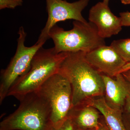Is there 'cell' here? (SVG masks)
<instances>
[{
  "label": "cell",
  "mask_w": 130,
  "mask_h": 130,
  "mask_svg": "<svg viewBox=\"0 0 130 130\" xmlns=\"http://www.w3.org/2000/svg\"><path fill=\"white\" fill-rule=\"evenodd\" d=\"M85 53H68L58 71L71 86L72 107L85 103L89 98L102 96L105 93L102 75L87 61Z\"/></svg>",
  "instance_id": "6da1fadb"
},
{
  "label": "cell",
  "mask_w": 130,
  "mask_h": 130,
  "mask_svg": "<svg viewBox=\"0 0 130 130\" xmlns=\"http://www.w3.org/2000/svg\"><path fill=\"white\" fill-rule=\"evenodd\" d=\"M68 53H57L54 47H41L33 57L28 72L15 82L7 96H12L20 101L26 95L37 90L47 79L58 72Z\"/></svg>",
  "instance_id": "7a4b0ae2"
},
{
  "label": "cell",
  "mask_w": 130,
  "mask_h": 130,
  "mask_svg": "<svg viewBox=\"0 0 130 130\" xmlns=\"http://www.w3.org/2000/svg\"><path fill=\"white\" fill-rule=\"evenodd\" d=\"M18 109L0 123V130H49L51 124L50 105L37 92L26 95Z\"/></svg>",
  "instance_id": "3957f363"
},
{
  "label": "cell",
  "mask_w": 130,
  "mask_h": 130,
  "mask_svg": "<svg viewBox=\"0 0 130 130\" xmlns=\"http://www.w3.org/2000/svg\"><path fill=\"white\" fill-rule=\"evenodd\" d=\"M69 30L55 25L50 31L49 38L53 40L57 53L82 51L88 53L105 45V39L100 36L95 25L90 22L74 20Z\"/></svg>",
  "instance_id": "277c9868"
},
{
  "label": "cell",
  "mask_w": 130,
  "mask_h": 130,
  "mask_svg": "<svg viewBox=\"0 0 130 130\" xmlns=\"http://www.w3.org/2000/svg\"><path fill=\"white\" fill-rule=\"evenodd\" d=\"M36 91L50 105L52 125L59 127L69 117L73 107L72 89L68 79L58 72Z\"/></svg>",
  "instance_id": "5b68a950"
},
{
  "label": "cell",
  "mask_w": 130,
  "mask_h": 130,
  "mask_svg": "<svg viewBox=\"0 0 130 130\" xmlns=\"http://www.w3.org/2000/svg\"><path fill=\"white\" fill-rule=\"evenodd\" d=\"M16 53L7 68L2 71L0 82V103L7 96L9 90L19 78L28 72L33 57L45 43L37 41L31 47L25 45L26 33L23 26L19 29Z\"/></svg>",
  "instance_id": "8992f818"
},
{
  "label": "cell",
  "mask_w": 130,
  "mask_h": 130,
  "mask_svg": "<svg viewBox=\"0 0 130 130\" xmlns=\"http://www.w3.org/2000/svg\"><path fill=\"white\" fill-rule=\"evenodd\" d=\"M89 1L79 0L70 3L66 0H46L48 17L38 41L45 43L49 39L50 31L58 22L68 20L87 22L82 12L88 5Z\"/></svg>",
  "instance_id": "52a82bcc"
},
{
  "label": "cell",
  "mask_w": 130,
  "mask_h": 130,
  "mask_svg": "<svg viewBox=\"0 0 130 130\" xmlns=\"http://www.w3.org/2000/svg\"><path fill=\"white\" fill-rule=\"evenodd\" d=\"M85 56L89 64L98 72L112 77L120 73L126 63L111 46L98 47L86 53Z\"/></svg>",
  "instance_id": "ba28073f"
},
{
  "label": "cell",
  "mask_w": 130,
  "mask_h": 130,
  "mask_svg": "<svg viewBox=\"0 0 130 130\" xmlns=\"http://www.w3.org/2000/svg\"><path fill=\"white\" fill-rule=\"evenodd\" d=\"M89 20L95 25L99 35L104 39L118 35L122 30L120 17L114 15L108 5L103 2L98 3L91 8Z\"/></svg>",
  "instance_id": "9c48e42d"
},
{
  "label": "cell",
  "mask_w": 130,
  "mask_h": 130,
  "mask_svg": "<svg viewBox=\"0 0 130 130\" xmlns=\"http://www.w3.org/2000/svg\"><path fill=\"white\" fill-rule=\"evenodd\" d=\"M102 76L107 103L113 108L123 111L130 92V84L122 73L117 74L115 78L105 74Z\"/></svg>",
  "instance_id": "30bf717a"
},
{
  "label": "cell",
  "mask_w": 130,
  "mask_h": 130,
  "mask_svg": "<svg viewBox=\"0 0 130 130\" xmlns=\"http://www.w3.org/2000/svg\"><path fill=\"white\" fill-rule=\"evenodd\" d=\"M98 111L92 106L81 104L73 107L69 116L74 127L86 130H96L101 124Z\"/></svg>",
  "instance_id": "8fae6325"
},
{
  "label": "cell",
  "mask_w": 130,
  "mask_h": 130,
  "mask_svg": "<svg viewBox=\"0 0 130 130\" xmlns=\"http://www.w3.org/2000/svg\"><path fill=\"white\" fill-rule=\"evenodd\" d=\"M88 105L95 108L102 114L109 130H126L123 121V111L110 107L105 98L102 96L92 99Z\"/></svg>",
  "instance_id": "7c38bea8"
},
{
  "label": "cell",
  "mask_w": 130,
  "mask_h": 130,
  "mask_svg": "<svg viewBox=\"0 0 130 130\" xmlns=\"http://www.w3.org/2000/svg\"><path fill=\"white\" fill-rule=\"evenodd\" d=\"M110 46L116 50L126 63H130V38L114 40Z\"/></svg>",
  "instance_id": "4fadbf2b"
},
{
  "label": "cell",
  "mask_w": 130,
  "mask_h": 130,
  "mask_svg": "<svg viewBox=\"0 0 130 130\" xmlns=\"http://www.w3.org/2000/svg\"><path fill=\"white\" fill-rule=\"evenodd\" d=\"M23 3V0H0V9H14Z\"/></svg>",
  "instance_id": "5bb4252c"
},
{
  "label": "cell",
  "mask_w": 130,
  "mask_h": 130,
  "mask_svg": "<svg viewBox=\"0 0 130 130\" xmlns=\"http://www.w3.org/2000/svg\"><path fill=\"white\" fill-rule=\"evenodd\" d=\"M74 126L71 118L69 116L59 127H54L51 126L49 130H74Z\"/></svg>",
  "instance_id": "9a60e30c"
},
{
  "label": "cell",
  "mask_w": 130,
  "mask_h": 130,
  "mask_svg": "<svg viewBox=\"0 0 130 130\" xmlns=\"http://www.w3.org/2000/svg\"><path fill=\"white\" fill-rule=\"evenodd\" d=\"M120 17L121 19L122 26H130V12H122L120 13Z\"/></svg>",
  "instance_id": "2e32d148"
},
{
  "label": "cell",
  "mask_w": 130,
  "mask_h": 130,
  "mask_svg": "<svg viewBox=\"0 0 130 130\" xmlns=\"http://www.w3.org/2000/svg\"><path fill=\"white\" fill-rule=\"evenodd\" d=\"M123 119L126 130H130V114L123 112Z\"/></svg>",
  "instance_id": "e0dca14e"
},
{
  "label": "cell",
  "mask_w": 130,
  "mask_h": 130,
  "mask_svg": "<svg viewBox=\"0 0 130 130\" xmlns=\"http://www.w3.org/2000/svg\"><path fill=\"white\" fill-rule=\"evenodd\" d=\"M124 107L126 112L130 114V92L126 98Z\"/></svg>",
  "instance_id": "ac0fdd59"
},
{
  "label": "cell",
  "mask_w": 130,
  "mask_h": 130,
  "mask_svg": "<svg viewBox=\"0 0 130 130\" xmlns=\"http://www.w3.org/2000/svg\"><path fill=\"white\" fill-rule=\"evenodd\" d=\"M123 76L130 84V70L122 73Z\"/></svg>",
  "instance_id": "d6986e66"
},
{
  "label": "cell",
  "mask_w": 130,
  "mask_h": 130,
  "mask_svg": "<svg viewBox=\"0 0 130 130\" xmlns=\"http://www.w3.org/2000/svg\"><path fill=\"white\" fill-rule=\"evenodd\" d=\"M130 70V63H126V64L122 68L121 71H120V73H122L125 72Z\"/></svg>",
  "instance_id": "ffe728a7"
},
{
  "label": "cell",
  "mask_w": 130,
  "mask_h": 130,
  "mask_svg": "<svg viewBox=\"0 0 130 130\" xmlns=\"http://www.w3.org/2000/svg\"><path fill=\"white\" fill-rule=\"evenodd\" d=\"M96 130H110L107 126L106 124L105 125L104 124H100V127Z\"/></svg>",
  "instance_id": "44dd1931"
},
{
  "label": "cell",
  "mask_w": 130,
  "mask_h": 130,
  "mask_svg": "<svg viewBox=\"0 0 130 130\" xmlns=\"http://www.w3.org/2000/svg\"><path fill=\"white\" fill-rule=\"evenodd\" d=\"M122 4L124 5H130V0H120Z\"/></svg>",
  "instance_id": "7402d4cb"
},
{
  "label": "cell",
  "mask_w": 130,
  "mask_h": 130,
  "mask_svg": "<svg viewBox=\"0 0 130 130\" xmlns=\"http://www.w3.org/2000/svg\"><path fill=\"white\" fill-rule=\"evenodd\" d=\"M109 0H103V2L106 5H109Z\"/></svg>",
  "instance_id": "603a6c76"
},
{
  "label": "cell",
  "mask_w": 130,
  "mask_h": 130,
  "mask_svg": "<svg viewBox=\"0 0 130 130\" xmlns=\"http://www.w3.org/2000/svg\"><path fill=\"white\" fill-rule=\"evenodd\" d=\"M74 130H86L83 129H81V128H76V127H75V128H74Z\"/></svg>",
  "instance_id": "cb8c5ba5"
}]
</instances>
